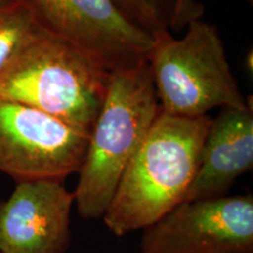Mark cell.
<instances>
[{"mask_svg": "<svg viewBox=\"0 0 253 253\" xmlns=\"http://www.w3.org/2000/svg\"><path fill=\"white\" fill-rule=\"evenodd\" d=\"M212 119L160 112L126 164L103 216L113 235L143 230L182 203L198 169Z\"/></svg>", "mask_w": 253, "mask_h": 253, "instance_id": "obj_1", "label": "cell"}, {"mask_svg": "<svg viewBox=\"0 0 253 253\" xmlns=\"http://www.w3.org/2000/svg\"><path fill=\"white\" fill-rule=\"evenodd\" d=\"M160 112L148 61L110 73L106 97L73 191L81 218H103L126 164Z\"/></svg>", "mask_w": 253, "mask_h": 253, "instance_id": "obj_2", "label": "cell"}, {"mask_svg": "<svg viewBox=\"0 0 253 253\" xmlns=\"http://www.w3.org/2000/svg\"><path fill=\"white\" fill-rule=\"evenodd\" d=\"M110 73L43 30L0 72V97L26 104L89 136Z\"/></svg>", "mask_w": 253, "mask_h": 253, "instance_id": "obj_3", "label": "cell"}, {"mask_svg": "<svg viewBox=\"0 0 253 253\" xmlns=\"http://www.w3.org/2000/svg\"><path fill=\"white\" fill-rule=\"evenodd\" d=\"M148 63L161 112L181 118H199L213 108H248L219 31L202 19L186 26L177 39L170 31L154 34Z\"/></svg>", "mask_w": 253, "mask_h": 253, "instance_id": "obj_4", "label": "cell"}, {"mask_svg": "<svg viewBox=\"0 0 253 253\" xmlns=\"http://www.w3.org/2000/svg\"><path fill=\"white\" fill-rule=\"evenodd\" d=\"M41 30L90 56L109 73L148 61L149 32L112 0H23Z\"/></svg>", "mask_w": 253, "mask_h": 253, "instance_id": "obj_5", "label": "cell"}, {"mask_svg": "<svg viewBox=\"0 0 253 253\" xmlns=\"http://www.w3.org/2000/svg\"><path fill=\"white\" fill-rule=\"evenodd\" d=\"M89 136L26 104L0 97V172L15 183L65 182L84 163Z\"/></svg>", "mask_w": 253, "mask_h": 253, "instance_id": "obj_6", "label": "cell"}, {"mask_svg": "<svg viewBox=\"0 0 253 253\" xmlns=\"http://www.w3.org/2000/svg\"><path fill=\"white\" fill-rule=\"evenodd\" d=\"M137 253H253V196L182 202L143 229Z\"/></svg>", "mask_w": 253, "mask_h": 253, "instance_id": "obj_7", "label": "cell"}, {"mask_svg": "<svg viewBox=\"0 0 253 253\" xmlns=\"http://www.w3.org/2000/svg\"><path fill=\"white\" fill-rule=\"evenodd\" d=\"M74 204L65 182L15 183L9 197L0 201V252L67 253Z\"/></svg>", "mask_w": 253, "mask_h": 253, "instance_id": "obj_8", "label": "cell"}, {"mask_svg": "<svg viewBox=\"0 0 253 253\" xmlns=\"http://www.w3.org/2000/svg\"><path fill=\"white\" fill-rule=\"evenodd\" d=\"M253 167V110L221 108L212 119L198 169L183 202L226 196L233 183Z\"/></svg>", "mask_w": 253, "mask_h": 253, "instance_id": "obj_9", "label": "cell"}, {"mask_svg": "<svg viewBox=\"0 0 253 253\" xmlns=\"http://www.w3.org/2000/svg\"><path fill=\"white\" fill-rule=\"evenodd\" d=\"M39 30L23 0H0V72Z\"/></svg>", "mask_w": 253, "mask_h": 253, "instance_id": "obj_10", "label": "cell"}, {"mask_svg": "<svg viewBox=\"0 0 253 253\" xmlns=\"http://www.w3.org/2000/svg\"><path fill=\"white\" fill-rule=\"evenodd\" d=\"M129 20L151 36L170 31L175 0H112Z\"/></svg>", "mask_w": 253, "mask_h": 253, "instance_id": "obj_11", "label": "cell"}, {"mask_svg": "<svg viewBox=\"0 0 253 253\" xmlns=\"http://www.w3.org/2000/svg\"><path fill=\"white\" fill-rule=\"evenodd\" d=\"M204 6L196 0H175L173 1L170 28L176 32L182 31L189 23L202 19Z\"/></svg>", "mask_w": 253, "mask_h": 253, "instance_id": "obj_12", "label": "cell"}, {"mask_svg": "<svg viewBox=\"0 0 253 253\" xmlns=\"http://www.w3.org/2000/svg\"><path fill=\"white\" fill-rule=\"evenodd\" d=\"M250 1H252V0H250Z\"/></svg>", "mask_w": 253, "mask_h": 253, "instance_id": "obj_13", "label": "cell"}, {"mask_svg": "<svg viewBox=\"0 0 253 253\" xmlns=\"http://www.w3.org/2000/svg\"><path fill=\"white\" fill-rule=\"evenodd\" d=\"M0 253H1V252H0Z\"/></svg>", "mask_w": 253, "mask_h": 253, "instance_id": "obj_14", "label": "cell"}]
</instances>
